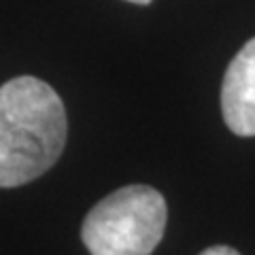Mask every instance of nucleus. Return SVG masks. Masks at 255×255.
Returning <instances> with one entry per match:
<instances>
[{
	"instance_id": "nucleus-4",
	"label": "nucleus",
	"mask_w": 255,
	"mask_h": 255,
	"mask_svg": "<svg viewBox=\"0 0 255 255\" xmlns=\"http://www.w3.org/2000/svg\"><path fill=\"white\" fill-rule=\"evenodd\" d=\"M200 255H241L234 247H228V245H215V247H209L204 249Z\"/></svg>"
},
{
	"instance_id": "nucleus-2",
	"label": "nucleus",
	"mask_w": 255,
	"mask_h": 255,
	"mask_svg": "<svg viewBox=\"0 0 255 255\" xmlns=\"http://www.w3.org/2000/svg\"><path fill=\"white\" fill-rule=\"evenodd\" d=\"M168 206L149 185H126L87 213L81 238L90 255H151L164 238Z\"/></svg>"
},
{
	"instance_id": "nucleus-5",
	"label": "nucleus",
	"mask_w": 255,
	"mask_h": 255,
	"mask_svg": "<svg viewBox=\"0 0 255 255\" xmlns=\"http://www.w3.org/2000/svg\"><path fill=\"white\" fill-rule=\"evenodd\" d=\"M128 2H134V4H142V6H145V4H151V0H128Z\"/></svg>"
},
{
	"instance_id": "nucleus-1",
	"label": "nucleus",
	"mask_w": 255,
	"mask_h": 255,
	"mask_svg": "<svg viewBox=\"0 0 255 255\" xmlns=\"http://www.w3.org/2000/svg\"><path fill=\"white\" fill-rule=\"evenodd\" d=\"M66 136V109L49 83L23 75L0 85V187L45 174L60 159Z\"/></svg>"
},
{
	"instance_id": "nucleus-3",
	"label": "nucleus",
	"mask_w": 255,
	"mask_h": 255,
	"mask_svg": "<svg viewBox=\"0 0 255 255\" xmlns=\"http://www.w3.org/2000/svg\"><path fill=\"white\" fill-rule=\"evenodd\" d=\"M221 113L236 136H255V38L245 43L226 70Z\"/></svg>"
}]
</instances>
